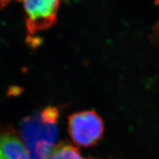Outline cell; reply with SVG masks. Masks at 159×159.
I'll return each mask as SVG.
<instances>
[{
  "instance_id": "1",
  "label": "cell",
  "mask_w": 159,
  "mask_h": 159,
  "mask_svg": "<svg viewBox=\"0 0 159 159\" xmlns=\"http://www.w3.org/2000/svg\"><path fill=\"white\" fill-rule=\"evenodd\" d=\"M58 109L49 106L25 117L21 123V141L30 159H47L58 139Z\"/></svg>"
},
{
  "instance_id": "8",
  "label": "cell",
  "mask_w": 159,
  "mask_h": 159,
  "mask_svg": "<svg viewBox=\"0 0 159 159\" xmlns=\"http://www.w3.org/2000/svg\"><path fill=\"white\" fill-rule=\"evenodd\" d=\"M155 2H156V3H157V4L159 5V0H155Z\"/></svg>"
},
{
  "instance_id": "4",
  "label": "cell",
  "mask_w": 159,
  "mask_h": 159,
  "mask_svg": "<svg viewBox=\"0 0 159 159\" xmlns=\"http://www.w3.org/2000/svg\"><path fill=\"white\" fill-rule=\"evenodd\" d=\"M0 159H30L14 129L0 125Z\"/></svg>"
},
{
  "instance_id": "6",
  "label": "cell",
  "mask_w": 159,
  "mask_h": 159,
  "mask_svg": "<svg viewBox=\"0 0 159 159\" xmlns=\"http://www.w3.org/2000/svg\"><path fill=\"white\" fill-rule=\"evenodd\" d=\"M152 36L154 39L156 40V41H159V22L155 27V29H154V33Z\"/></svg>"
},
{
  "instance_id": "2",
  "label": "cell",
  "mask_w": 159,
  "mask_h": 159,
  "mask_svg": "<svg viewBox=\"0 0 159 159\" xmlns=\"http://www.w3.org/2000/svg\"><path fill=\"white\" fill-rule=\"evenodd\" d=\"M104 131L102 118L93 111H84L68 117V132L74 143L90 147L101 139Z\"/></svg>"
},
{
  "instance_id": "3",
  "label": "cell",
  "mask_w": 159,
  "mask_h": 159,
  "mask_svg": "<svg viewBox=\"0 0 159 159\" xmlns=\"http://www.w3.org/2000/svg\"><path fill=\"white\" fill-rule=\"evenodd\" d=\"M27 16V29L33 35L52 25L62 0H21Z\"/></svg>"
},
{
  "instance_id": "7",
  "label": "cell",
  "mask_w": 159,
  "mask_h": 159,
  "mask_svg": "<svg viewBox=\"0 0 159 159\" xmlns=\"http://www.w3.org/2000/svg\"><path fill=\"white\" fill-rule=\"evenodd\" d=\"M11 0H0V9L4 7L10 2Z\"/></svg>"
},
{
  "instance_id": "5",
  "label": "cell",
  "mask_w": 159,
  "mask_h": 159,
  "mask_svg": "<svg viewBox=\"0 0 159 159\" xmlns=\"http://www.w3.org/2000/svg\"><path fill=\"white\" fill-rule=\"evenodd\" d=\"M47 159H96L84 158L80 154V150L68 143H61L56 145Z\"/></svg>"
}]
</instances>
